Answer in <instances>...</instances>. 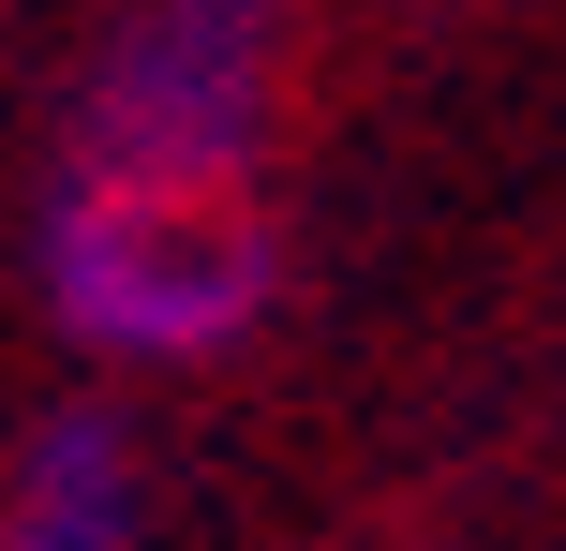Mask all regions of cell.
Wrapping results in <instances>:
<instances>
[{
	"instance_id": "1",
	"label": "cell",
	"mask_w": 566,
	"mask_h": 551,
	"mask_svg": "<svg viewBox=\"0 0 566 551\" xmlns=\"http://www.w3.org/2000/svg\"><path fill=\"white\" fill-rule=\"evenodd\" d=\"M283 0H119L30 179V298L105 373H209L283 314Z\"/></svg>"
},
{
	"instance_id": "2",
	"label": "cell",
	"mask_w": 566,
	"mask_h": 551,
	"mask_svg": "<svg viewBox=\"0 0 566 551\" xmlns=\"http://www.w3.org/2000/svg\"><path fill=\"white\" fill-rule=\"evenodd\" d=\"M0 551H149V463L105 403H60L0 477Z\"/></svg>"
}]
</instances>
